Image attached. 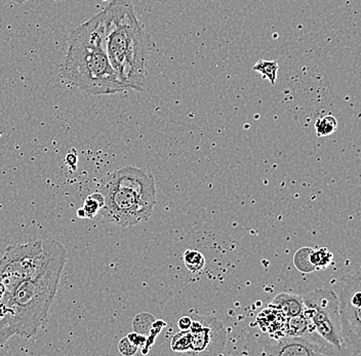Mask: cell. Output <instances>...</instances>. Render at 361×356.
Returning a JSON list of instances; mask_svg holds the SVG:
<instances>
[{
  "label": "cell",
  "instance_id": "obj_1",
  "mask_svg": "<svg viewBox=\"0 0 361 356\" xmlns=\"http://www.w3.org/2000/svg\"><path fill=\"white\" fill-rule=\"evenodd\" d=\"M61 78L67 85L90 94L126 91L117 78L106 51L103 11L72 31Z\"/></svg>",
  "mask_w": 361,
  "mask_h": 356
},
{
  "label": "cell",
  "instance_id": "obj_2",
  "mask_svg": "<svg viewBox=\"0 0 361 356\" xmlns=\"http://www.w3.org/2000/svg\"><path fill=\"white\" fill-rule=\"evenodd\" d=\"M105 44L117 78L126 90L143 91L147 76L145 35L130 0H112L103 10Z\"/></svg>",
  "mask_w": 361,
  "mask_h": 356
},
{
  "label": "cell",
  "instance_id": "obj_3",
  "mask_svg": "<svg viewBox=\"0 0 361 356\" xmlns=\"http://www.w3.org/2000/svg\"><path fill=\"white\" fill-rule=\"evenodd\" d=\"M66 258L64 247L36 276L22 281L0 303V319L15 335L30 339L47 321Z\"/></svg>",
  "mask_w": 361,
  "mask_h": 356
},
{
  "label": "cell",
  "instance_id": "obj_4",
  "mask_svg": "<svg viewBox=\"0 0 361 356\" xmlns=\"http://www.w3.org/2000/svg\"><path fill=\"white\" fill-rule=\"evenodd\" d=\"M99 191L104 196L102 216L121 227L148 220L157 204L154 177L133 166L106 175Z\"/></svg>",
  "mask_w": 361,
  "mask_h": 356
},
{
  "label": "cell",
  "instance_id": "obj_5",
  "mask_svg": "<svg viewBox=\"0 0 361 356\" xmlns=\"http://www.w3.org/2000/svg\"><path fill=\"white\" fill-rule=\"evenodd\" d=\"M64 247L56 240H34L8 247L0 259V303L22 281L36 276Z\"/></svg>",
  "mask_w": 361,
  "mask_h": 356
},
{
  "label": "cell",
  "instance_id": "obj_6",
  "mask_svg": "<svg viewBox=\"0 0 361 356\" xmlns=\"http://www.w3.org/2000/svg\"><path fill=\"white\" fill-rule=\"evenodd\" d=\"M245 351L252 355L329 356L343 355L316 331L304 336L275 338L265 332L250 333Z\"/></svg>",
  "mask_w": 361,
  "mask_h": 356
},
{
  "label": "cell",
  "instance_id": "obj_7",
  "mask_svg": "<svg viewBox=\"0 0 361 356\" xmlns=\"http://www.w3.org/2000/svg\"><path fill=\"white\" fill-rule=\"evenodd\" d=\"M338 298L342 347L346 350L345 355H360L361 279L360 272L345 279Z\"/></svg>",
  "mask_w": 361,
  "mask_h": 356
},
{
  "label": "cell",
  "instance_id": "obj_8",
  "mask_svg": "<svg viewBox=\"0 0 361 356\" xmlns=\"http://www.w3.org/2000/svg\"><path fill=\"white\" fill-rule=\"evenodd\" d=\"M302 298L304 314L312 322L316 332L343 353L337 294L331 290H316Z\"/></svg>",
  "mask_w": 361,
  "mask_h": 356
},
{
  "label": "cell",
  "instance_id": "obj_9",
  "mask_svg": "<svg viewBox=\"0 0 361 356\" xmlns=\"http://www.w3.org/2000/svg\"><path fill=\"white\" fill-rule=\"evenodd\" d=\"M191 351L189 355H220L225 349L227 332L222 322L213 317L192 319Z\"/></svg>",
  "mask_w": 361,
  "mask_h": 356
},
{
  "label": "cell",
  "instance_id": "obj_10",
  "mask_svg": "<svg viewBox=\"0 0 361 356\" xmlns=\"http://www.w3.org/2000/svg\"><path fill=\"white\" fill-rule=\"evenodd\" d=\"M269 307L279 311L284 317H293L304 312L305 304L301 296L282 293L272 300Z\"/></svg>",
  "mask_w": 361,
  "mask_h": 356
},
{
  "label": "cell",
  "instance_id": "obj_11",
  "mask_svg": "<svg viewBox=\"0 0 361 356\" xmlns=\"http://www.w3.org/2000/svg\"><path fill=\"white\" fill-rule=\"evenodd\" d=\"M313 331H315L314 326L304 312L297 317H286V322L284 324V335L298 337Z\"/></svg>",
  "mask_w": 361,
  "mask_h": 356
},
{
  "label": "cell",
  "instance_id": "obj_12",
  "mask_svg": "<svg viewBox=\"0 0 361 356\" xmlns=\"http://www.w3.org/2000/svg\"><path fill=\"white\" fill-rule=\"evenodd\" d=\"M104 206V196L100 191L87 196L85 204L78 211L79 218H94Z\"/></svg>",
  "mask_w": 361,
  "mask_h": 356
},
{
  "label": "cell",
  "instance_id": "obj_13",
  "mask_svg": "<svg viewBox=\"0 0 361 356\" xmlns=\"http://www.w3.org/2000/svg\"><path fill=\"white\" fill-rule=\"evenodd\" d=\"M252 69L259 72L262 78L269 80L271 85H274L277 80V72L279 70V65L277 61L259 60L254 65Z\"/></svg>",
  "mask_w": 361,
  "mask_h": 356
},
{
  "label": "cell",
  "instance_id": "obj_14",
  "mask_svg": "<svg viewBox=\"0 0 361 356\" xmlns=\"http://www.w3.org/2000/svg\"><path fill=\"white\" fill-rule=\"evenodd\" d=\"M192 333L190 331H180L171 341V349L179 355H189L191 351Z\"/></svg>",
  "mask_w": 361,
  "mask_h": 356
},
{
  "label": "cell",
  "instance_id": "obj_15",
  "mask_svg": "<svg viewBox=\"0 0 361 356\" xmlns=\"http://www.w3.org/2000/svg\"><path fill=\"white\" fill-rule=\"evenodd\" d=\"M184 262L187 269L192 274L202 271L205 266L204 256L195 250H187L184 254Z\"/></svg>",
  "mask_w": 361,
  "mask_h": 356
},
{
  "label": "cell",
  "instance_id": "obj_16",
  "mask_svg": "<svg viewBox=\"0 0 361 356\" xmlns=\"http://www.w3.org/2000/svg\"><path fill=\"white\" fill-rule=\"evenodd\" d=\"M338 121L333 115H326L318 119L315 123V130L318 137H327L336 132Z\"/></svg>",
  "mask_w": 361,
  "mask_h": 356
},
{
  "label": "cell",
  "instance_id": "obj_17",
  "mask_svg": "<svg viewBox=\"0 0 361 356\" xmlns=\"http://www.w3.org/2000/svg\"><path fill=\"white\" fill-rule=\"evenodd\" d=\"M155 319L149 313H141L135 317L133 321V329L134 332L147 336L151 332Z\"/></svg>",
  "mask_w": 361,
  "mask_h": 356
},
{
  "label": "cell",
  "instance_id": "obj_18",
  "mask_svg": "<svg viewBox=\"0 0 361 356\" xmlns=\"http://www.w3.org/2000/svg\"><path fill=\"white\" fill-rule=\"evenodd\" d=\"M333 260V254L327 249H319L317 251L311 250L310 253V262L311 264L314 266V268L322 269L326 268L329 263Z\"/></svg>",
  "mask_w": 361,
  "mask_h": 356
},
{
  "label": "cell",
  "instance_id": "obj_19",
  "mask_svg": "<svg viewBox=\"0 0 361 356\" xmlns=\"http://www.w3.org/2000/svg\"><path fill=\"white\" fill-rule=\"evenodd\" d=\"M311 250L309 247H305V249L300 250L297 254H295V267L302 272H310L314 270V266L311 264L310 262V253Z\"/></svg>",
  "mask_w": 361,
  "mask_h": 356
},
{
  "label": "cell",
  "instance_id": "obj_20",
  "mask_svg": "<svg viewBox=\"0 0 361 356\" xmlns=\"http://www.w3.org/2000/svg\"><path fill=\"white\" fill-rule=\"evenodd\" d=\"M118 349L121 351V355L126 356H132L137 353V349L139 347L135 346L133 342L130 341L128 337L123 338V340H121L118 344Z\"/></svg>",
  "mask_w": 361,
  "mask_h": 356
},
{
  "label": "cell",
  "instance_id": "obj_21",
  "mask_svg": "<svg viewBox=\"0 0 361 356\" xmlns=\"http://www.w3.org/2000/svg\"><path fill=\"white\" fill-rule=\"evenodd\" d=\"M13 336H15L10 326L6 324L4 319H0V350L4 348L6 342L11 339Z\"/></svg>",
  "mask_w": 361,
  "mask_h": 356
},
{
  "label": "cell",
  "instance_id": "obj_22",
  "mask_svg": "<svg viewBox=\"0 0 361 356\" xmlns=\"http://www.w3.org/2000/svg\"><path fill=\"white\" fill-rule=\"evenodd\" d=\"M128 339H130V342H133L135 345V346L143 347L144 345L146 344L147 338L146 336L141 335V333H137L135 332H133L128 333Z\"/></svg>",
  "mask_w": 361,
  "mask_h": 356
},
{
  "label": "cell",
  "instance_id": "obj_23",
  "mask_svg": "<svg viewBox=\"0 0 361 356\" xmlns=\"http://www.w3.org/2000/svg\"><path fill=\"white\" fill-rule=\"evenodd\" d=\"M191 324V317H183L178 321V328L180 331H188L190 329Z\"/></svg>",
  "mask_w": 361,
  "mask_h": 356
},
{
  "label": "cell",
  "instance_id": "obj_24",
  "mask_svg": "<svg viewBox=\"0 0 361 356\" xmlns=\"http://www.w3.org/2000/svg\"><path fill=\"white\" fill-rule=\"evenodd\" d=\"M78 154L76 152H70L69 154L67 155L66 157V164L70 168H73L75 170L76 166H78Z\"/></svg>",
  "mask_w": 361,
  "mask_h": 356
},
{
  "label": "cell",
  "instance_id": "obj_25",
  "mask_svg": "<svg viewBox=\"0 0 361 356\" xmlns=\"http://www.w3.org/2000/svg\"><path fill=\"white\" fill-rule=\"evenodd\" d=\"M13 1L18 2V4H23V2L28 1V0H13Z\"/></svg>",
  "mask_w": 361,
  "mask_h": 356
}]
</instances>
